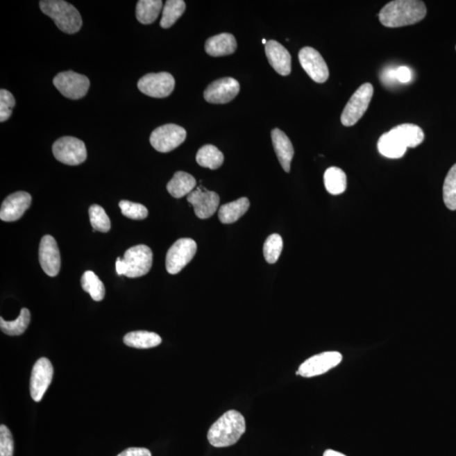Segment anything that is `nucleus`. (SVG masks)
<instances>
[{
	"label": "nucleus",
	"instance_id": "obj_4",
	"mask_svg": "<svg viewBox=\"0 0 456 456\" xmlns=\"http://www.w3.org/2000/svg\"><path fill=\"white\" fill-rule=\"evenodd\" d=\"M153 262V253L146 245H136L124 253V259H117L116 271L119 276L137 278L150 271Z\"/></svg>",
	"mask_w": 456,
	"mask_h": 456
},
{
	"label": "nucleus",
	"instance_id": "obj_9",
	"mask_svg": "<svg viewBox=\"0 0 456 456\" xmlns=\"http://www.w3.org/2000/svg\"><path fill=\"white\" fill-rule=\"evenodd\" d=\"M53 83L62 95L71 100L83 99L90 87L88 78L72 70L58 74Z\"/></svg>",
	"mask_w": 456,
	"mask_h": 456
},
{
	"label": "nucleus",
	"instance_id": "obj_5",
	"mask_svg": "<svg viewBox=\"0 0 456 456\" xmlns=\"http://www.w3.org/2000/svg\"><path fill=\"white\" fill-rule=\"evenodd\" d=\"M373 95V87L370 83L362 84L354 92L342 112L341 121L343 126H353L360 120L365 112L367 111Z\"/></svg>",
	"mask_w": 456,
	"mask_h": 456
},
{
	"label": "nucleus",
	"instance_id": "obj_28",
	"mask_svg": "<svg viewBox=\"0 0 456 456\" xmlns=\"http://www.w3.org/2000/svg\"><path fill=\"white\" fill-rule=\"evenodd\" d=\"M326 189L330 194L338 196L346 189V175L344 171L337 167H331L323 174Z\"/></svg>",
	"mask_w": 456,
	"mask_h": 456
},
{
	"label": "nucleus",
	"instance_id": "obj_16",
	"mask_svg": "<svg viewBox=\"0 0 456 456\" xmlns=\"http://www.w3.org/2000/svg\"><path fill=\"white\" fill-rule=\"evenodd\" d=\"M39 262H40L42 271L51 278H54L60 272V253L53 237L46 235L42 237L40 246H39Z\"/></svg>",
	"mask_w": 456,
	"mask_h": 456
},
{
	"label": "nucleus",
	"instance_id": "obj_1",
	"mask_svg": "<svg viewBox=\"0 0 456 456\" xmlns=\"http://www.w3.org/2000/svg\"><path fill=\"white\" fill-rule=\"evenodd\" d=\"M427 8L419 0H396L382 8L379 14L381 24L396 28L414 25L426 17Z\"/></svg>",
	"mask_w": 456,
	"mask_h": 456
},
{
	"label": "nucleus",
	"instance_id": "obj_3",
	"mask_svg": "<svg viewBox=\"0 0 456 456\" xmlns=\"http://www.w3.org/2000/svg\"><path fill=\"white\" fill-rule=\"evenodd\" d=\"M39 6L42 12L52 19L58 28L65 33H76L83 26V18L71 3L64 0H42Z\"/></svg>",
	"mask_w": 456,
	"mask_h": 456
},
{
	"label": "nucleus",
	"instance_id": "obj_22",
	"mask_svg": "<svg viewBox=\"0 0 456 456\" xmlns=\"http://www.w3.org/2000/svg\"><path fill=\"white\" fill-rule=\"evenodd\" d=\"M196 180L192 175L185 171H177L173 178L167 185V189L171 196L174 198H182L189 194L194 190L196 187Z\"/></svg>",
	"mask_w": 456,
	"mask_h": 456
},
{
	"label": "nucleus",
	"instance_id": "obj_19",
	"mask_svg": "<svg viewBox=\"0 0 456 456\" xmlns=\"http://www.w3.org/2000/svg\"><path fill=\"white\" fill-rule=\"evenodd\" d=\"M271 140L280 164L282 165L284 171L289 173L291 162L294 155V149L290 139L282 130L274 128L271 131Z\"/></svg>",
	"mask_w": 456,
	"mask_h": 456
},
{
	"label": "nucleus",
	"instance_id": "obj_30",
	"mask_svg": "<svg viewBox=\"0 0 456 456\" xmlns=\"http://www.w3.org/2000/svg\"><path fill=\"white\" fill-rule=\"evenodd\" d=\"M186 9V3L183 0H167L162 10V17L160 26L167 29L173 26L182 17Z\"/></svg>",
	"mask_w": 456,
	"mask_h": 456
},
{
	"label": "nucleus",
	"instance_id": "obj_13",
	"mask_svg": "<svg viewBox=\"0 0 456 456\" xmlns=\"http://www.w3.org/2000/svg\"><path fill=\"white\" fill-rule=\"evenodd\" d=\"M239 91V81L231 77H225L210 83L205 89L204 97L210 103L225 104L235 99Z\"/></svg>",
	"mask_w": 456,
	"mask_h": 456
},
{
	"label": "nucleus",
	"instance_id": "obj_18",
	"mask_svg": "<svg viewBox=\"0 0 456 456\" xmlns=\"http://www.w3.org/2000/svg\"><path fill=\"white\" fill-rule=\"evenodd\" d=\"M266 54L272 68L280 76L290 75L292 70V57L284 47L275 40H270L266 44Z\"/></svg>",
	"mask_w": 456,
	"mask_h": 456
},
{
	"label": "nucleus",
	"instance_id": "obj_29",
	"mask_svg": "<svg viewBox=\"0 0 456 456\" xmlns=\"http://www.w3.org/2000/svg\"><path fill=\"white\" fill-rule=\"evenodd\" d=\"M30 321V311L24 307L21 310L19 317L14 321H6L2 317L0 318V328L8 336H21L26 330Z\"/></svg>",
	"mask_w": 456,
	"mask_h": 456
},
{
	"label": "nucleus",
	"instance_id": "obj_25",
	"mask_svg": "<svg viewBox=\"0 0 456 456\" xmlns=\"http://www.w3.org/2000/svg\"><path fill=\"white\" fill-rule=\"evenodd\" d=\"M407 148L389 132L381 135L378 142V150L384 157L392 159L403 158Z\"/></svg>",
	"mask_w": 456,
	"mask_h": 456
},
{
	"label": "nucleus",
	"instance_id": "obj_7",
	"mask_svg": "<svg viewBox=\"0 0 456 456\" xmlns=\"http://www.w3.org/2000/svg\"><path fill=\"white\" fill-rule=\"evenodd\" d=\"M186 136L184 128L174 124H164L152 131L150 142L155 150L167 153L184 143Z\"/></svg>",
	"mask_w": 456,
	"mask_h": 456
},
{
	"label": "nucleus",
	"instance_id": "obj_6",
	"mask_svg": "<svg viewBox=\"0 0 456 456\" xmlns=\"http://www.w3.org/2000/svg\"><path fill=\"white\" fill-rule=\"evenodd\" d=\"M53 153L58 162L69 166L80 165L87 158L85 143L71 136H65L56 140L53 146Z\"/></svg>",
	"mask_w": 456,
	"mask_h": 456
},
{
	"label": "nucleus",
	"instance_id": "obj_33",
	"mask_svg": "<svg viewBox=\"0 0 456 456\" xmlns=\"http://www.w3.org/2000/svg\"><path fill=\"white\" fill-rule=\"evenodd\" d=\"M283 248L282 237L274 233L267 237L264 242L263 252L264 259L269 264H275L280 258Z\"/></svg>",
	"mask_w": 456,
	"mask_h": 456
},
{
	"label": "nucleus",
	"instance_id": "obj_32",
	"mask_svg": "<svg viewBox=\"0 0 456 456\" xmlns=\"http://www.w3.org/2000/svg\"><path fill=\"white\" fill-rule=\"evenodd\" d=\"M444 204L451 210H456V164L451 167L444 183Z\"/></svg>",
	"mask_w": 456,
	"mask_h": 456
},
{
	"label": "nucleus",
	"instance_id": "obj_41",
	"mask_svg": "<svg viewBox=\"0 0 456 456\" xmlns=\"http://www.w3.org/2000/svg\"><path fill=\"white\" fill-rule=\"evenodd\" d=\"M323 456H346V455H343L338 451H335L332 450H327L325 452V453H323Z\"/></svg>",
	"mask_w": 456,
	"mask_h": 456
},
{
	"label": "nucleus",
	"instance_id": "obj_34",
	"mask_svg": "<svg viewBox=\"0 0 456 456\" xmlns=\"http://www.w3.org/2000/svg\"><path fill=\"white\" fill-rule=\"evenodd\" d=\"M90 221L95 231L108 233L111 228V221L101 206L93 205L89 209Z\"/></svg>",
	"mask_w": 456,
	"mask_h": 456
},
{
	"label": "nucleus",
	"instance_id": "obj_11",
	"mask_svg": "<svg viewBox=\"0 0 456 456\" xmlns=\"http://www.w3.org/2000/svg\"><path fill=\"white\" fill-rule=\"evenodd\" d=\"M341 361L342 355L338 352H326L315 355L303 362L296 374L304 378L321 375L337 367Z\"/></svg>",
	"mask_w": 456,
	"mask_h": 456
},
{
	"label": "nucleus",
	"instance_id": "obj_12",
	"mask_svg": "<svg viewBox=\"0 0 456 456\" xmlns=\"http://www.w3.org/2000/svg\"><path fill=\"white\" fill-rule=\"evenodd\" d=\"M298 58L303 69L315 83H325L328 80V66L316 49L305 47L300 50Z\"/></svg>",
	"mask_w": 456,
	"mask_h": 456
},
{
	"label": "nucleus",
	"instance_id": "obj_10",
	"mask_svg": "<svg viewBox=\"0 0 456 456\" xmlns=\"http://www.w3.org/2000/svg\"><path fill=\"white\" fill-rule=\"evenodd\" d=\"M140 92L154 99H164L174 92L175 80L170 73H150L138 81Z\"/></svg>",
	"mask_w": 456,
	"mask_h": 456
},
{
	"label": "nucleus",
	"instance_id": "obj_42",
	"mask_svg": "<svg viewBox=\"0 0 456 456\" xmlns=\"http://www.w3.org/2000/svg\"><path fill=\"white\" fill-rule=\"evenodd\" d=\"M262 44H264V45H266L267 44V41L266 40V39H263Z\"/></svg>",
	"mask_w": 456,
	"mask_h": 456
},
{
	"label": "nucleus",
	"instance_id": "obj_20",
	"mask_svg": "<svg viewBox=\"0 0 456 456\" xmlns=\"http://www.w3.org/2000/svg\"><path fill=\"white\" fill-rule=\"evenodd\" d=\"M237 41L232 34L221 33L210 37L205 42V52L212 57L230 56L235 53Z\"/></svg>",
	"mask_w": 456,
	"mask_h": 456
},
{
	"label": "nucleus",
	"instance_id": "obj_35",
	"mask_svg": "<svg viewBox=\"0 0 456 456\" xmlns=\"http://www.w3.org/2000/svg\"><path fill=\"white\" fill-rule=\"evenodd\" d=\"M121 212L124 217L132 220H144L148 216V210L145 205L128 201L119 202Z\"/></svg>",
	"mask_w": 456,
	"mask_h": 456
},
{
	"label": "nucleus",
	"instance_id": "obj_31",
	"mask_svg": "<svg viewBox=\"0 0 456 456\" xmlns=\"http://www.w3.org/2000/svg\"><path fill=\"white\" fill-rule=\"evenodd\" d=\"M81 287L85 292H88L94 301L100 302L105 297L106 290L103 282L94 272L85 271L81 280Z\"/></svg>",
	"mask_w": 456,
	"mask_h": 456
},
{
	"label": "nucleus",
	"instance_id": "obj_17",
	"mask_svg": "<svg viewBox=\"0 0 456 456\" xmlns=\"http://www.w3.org/2000/svg\"><path fill=\"white\" fill-rule=\"evenodd\" d=\"M31 204H32V196L24 191H19L10 194L2 203L0 218L2 221L8 222L17 221L24 215Z\"/></svg>",
	"mask_w": 456,
	"mask_h": 456
},
{
	"label": "nucleus",
	"instance_id": "obj_14",
	"mask_svg": "<svg viewBox=\"0 0 456 456\" xmlns=\"http://www.w3.org/2000/svg\"><path fill=\"white\" fill-rule=\"evenodd\" d=\"M53 375V365L48 358L42 357L34 364L31 376L30 391L32 398L37 403L44 397L52 382Z\"/></svg>",
	"mask_w": 456,
	"mask_h": 456
},
{
	"label": "nucleus",
	"instance_id": "obj_15",
	"mask_svg": "<svg viewBox=\"0 0 456 456\" xmlns=\"http://www.w3.org/2000/svg\"><path fill=\"white\" fill-rule=\"evenodd\" d=\"M187 201L193 205L194 213L201 219L212 217L220 204V197L216 192L201 187L192 191L187 197Z\"/></svg>",
	"mask_w": 456,
	"mask_h": 456
},
{
	"label": "nucleus",
	"instance_id": "obj_27",
	"mask_svg": "<svg viewBox=\"0 0 456 456\" xmlns=\"http://www.w3.org/2000/svg\"><path fill=\"white\" fill-rule=\"evenodd\" d=\"M196 161L201 167L216 170L223 164L224 155L215 146L205 145L198 151Z\"/></svg>",
	"mask_w": 456,
	"mask_h": 456
},
{
	"label": "nucleus",
	"instance_id": "obj_38",
	"mask_svg": "<svg viewBox=\"0 0 456 456\" xmlns=\"http://www.w3.org/2000/svg\"><path fill=\"white\" fill-rule=\"evenodd\" d=\"M118 456H151V453L146 448L132 447L121 452Z\"/></svg>",
	"mask_w": 456,
	"mask_h": 456
},
{
	"label": "nucleus",
	"instance_id": "obj_2",
	"mask_svg": "<svg viewBox=\"0 0 456 456\" xmlns=\"http://www.w3.org/2000/svg\"><path fill=\"white\" fill-rule=\"evenodd\" d=\"M246 431L244 416L239 412L230 410L210 427L208 438L210 444L223 448L235 444Z\"/></svg>",
	"mask_w": 456,
	"mask_h": 456
},
{
	"label": "nucleus",
	"instance_id": "obj_24",
	"mask_svg": "<svg viewBox=\"0 0 456 456\" xmlns=\"http://www.w3.org/2000/svg\"><path fill=\"white\" fill-rule=\"evenodd\" d=\"M124 342L130 348L138 349H148L155 348L162 343V338L157 333L149 331H133L126 335Z\"/></svg>",
	"mask_w": 456,
	"mask_h": 456
},
{
	"label": "nucleus",
	"instance_id": "obj_21",
	"mask_svg": "<svg viewBox=\"0 0 456 456\" xmlns=\"http://www.w3.org/2000/svg\"><path fill=\"white\" fill-rule=\"evenodd\" d=\"M389 132L407 148H415L419 146L425 137L422 128L412 124H400Z\"/></svg>",
	"mask_w": 456,
	"mask_h": 456
},
{
	"label": "nucleus",
	"instance_id": "obj_37",
	"mask_svg": "<svg viewBox=\"0 0 456 456\" xmlns=\"http://www.w3.org/2000/svg\"><path fill=\"white\" fill-rule=\"evenodd\" d=\"M14 440L12 434L6 425L0 426V456H13Z\"/></svg>",
	"mask_w": 456,
	"mask_h": 456
},
{
	"label": "nucleus",
	"instance_id": "obj_40",
	"mask_svg": "<svg viewBox=\"0 0 456 456\" xmlns=\"http://www.w3.org/2000/svg\"><path fill=\"white\" fill-rule=\"evenodd\" d=\"M383 83L385 84H391L394 81H397L396 78V69H389L387 71L383 73L381 78Z\"/></svg>",
	"mask_w": 456,
	"mask_h": 456
},
{
	"label": "nucleus",
	"instance_id": "obj_36",
	"mask_svg": "<svg viewBox=\"0 0 456 456\" xmlns=\"http://www.w3.org/2000/svg\"><path fill=\"white\" fill-rule=\"evenodd\" d=\"M15 105V99L12 93L7 90L0 91V122H6L12 115V109Z\"/></svg>",
	"mask_w": 456,
	"mask_h": 456
},
{
	"label": "nucleus",
	"instance_id": "obj_39",
	"mask_svg": "<svg viewBox=\"0 0 456 456\" xmlns=\"http://www.w3.org/2000/svg\"><path fill=\"white\" fill-rule=\"evenodd\" d=\"M396 78L400 83H410L412 81L411 69L405 67V66H400V67L396 69Z\"/></svg>",
	"mask_w": 456,
	"mask_h": 456
},
{
	"label": "nucleus",
	"instance_id": "obj_8",
	"mask_svg": "<svg viewBox=\"0 0 456 456\" xmlns=\"http://www.w3.org/2000/svg\"><path fill=\"white\" fill-rule=\"evenodd\" d=\"M197 251L196 241L181 239L175 242L167 251L166 268L171 275H176L193 260Z\"/></svg>",
	"mask_w": 456,
	"mask_h": 456
},
{
	"label": "nucleus",
	"instance_id": "obj_23",
	"mask_svg": "<svg viewBox=\"0 0 456 456\" xmlns=\"http://www.w3.org/2000/svg\"><path fill=\"white\" fill-rule=\"evenodd\" d=\"M251 205L248 198H240L235 201L221 205L218 212V217L224 224L235 223L248 212Z\"/></svg>",
	"mask_w": 456,
	"mask_h": 456
},
{
	"label": "nucleus",
	"instance_id": "obj_26",
	"mask_svg": "<svg viewBox=\"0 0 456 456\" xmlns=\"http://www.w3.org/2000/svg\"><path fill=\"white\" fill-rule=\"evenodd\" d=\"M161 0H140L136 6V18L144 25L152 24L162 8Z\"/></svg>",
	"mask_w": 456,
	"mask_h": 456
}]
</instances>
